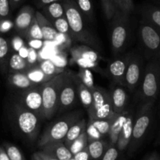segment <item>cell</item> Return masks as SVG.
Wrapping results in <instances>:
<instances>
[{
    "label": "cell",
    "instance_id": "obj_1",
    "mask_svg": "<svg viewBox=\"0 0 160 160\" xmlns=\"http://www.w3.org/2000/svg\"><path fill=\"white\" fill-rule=\"evenodd\" d=\"M61 2L70 27L71 38L91 48L100 49V44L85 25L83 16L75 0H61Z\"/></svg>",
    "mask_w": 160,
    "mask_h": 160
},
{
    "label": "cell",
    "instance_id": "obj_2",
    "mask_svg": "<svg viewBox=\"0 0 160 160\" xmlns=\"http://www.w3.org/2000/svg\"><path fill=\"white\" fill-rule=\"evenodd\" d=\"M141 105L155 102L160 95V62L147 61L141 86L137 91Z\"/></svg>",
    "mask_w": 160,
    "mask_h": 160
},
{
    "label": "cell",
    "instance_id": "obj_3",
    "mask_svg": "<svg viewBox=\"0 0 160 160\" xmlns=\"http://www.w3.org/2000/svg\"><path fill=\"white\" fill-rule=\"evenodd\" d=\"M155 102L141 105L133 121L131 140L128 146V155L131 156L139 148L152 125Z\"/></svg>",
    "mask_w": 160,
    "mask_h": 160
},
{
    "label": "cell",
    "instance_id": "obj_4",
    "mask_svg": "<svg viewBox=\"0 0 160 160\" xmlns=\"http://www.w3.org/2000/svg\"><path fill=\"white\" fill-rule=\"evenodd\" d=\"M67 71L65 70L41 84L44 120L51 119L58 112L60 93Z\"/></svg>",
    "mask_w": 160,
    "mask_h": 160
},
{
    "label": "cell",
    "instance_id": "obj_5",
    "mask_svg": "<svg viewBox=\"0 0 160 160\" xmlns=\"http://www.w3.org/2000/svg\"><path fill=\"white\" fill-rule=\"evenodd\" d=\"M138 36L143 56L147 61L160 62V31L141 19Z\"/></svg>",
    "mask_w": 160,
    "mask_h": 160
},
{
    "label": "cell",
    "instance_id": "obj_6",
    "mask_svg": "<svg viewBox=\"0 0 160 160\" xmlns=\"http://www.w3.org/2000/svg\"><path fill=\"white\" fill-rule=\"evenodd\" d=\"M12 115L20 134L31 142L35 140L40 129L41 119L17 102L13 104Z\"/></svg>",
    "mask_w": 160,
    "mask_h": 160
},
{
    "label": "cell",
    "instance_id": "obj_7",
    "mask_svg": "<svg viewBox=\"0 0 160 160\" xmlns=\"http://www.w3.org/2000/svg\"><path fill=\"white\" fill-rule=\"evenodd\" d=\"M129 16L116 9L111 20V47L115 56L122 52L127 45L130 32Z\"/></svg>",
    "mask_w": 160,
    "mask_h": 160
},
{
    "label": "cell",
    "instance_id": "obj_8",
    "mask_svg": "<svg viewBox=\"0 0 160 160\" xmlns=\"http://www.w3.org/2000/svg\"><path fill=\"white\" fill-rule=\"evenodd\" d=\"M93 104L87 111L89 120H108L116 115L113 111L110 92L95 86L92 89Z\"/></svg>",
    "mask_w": 160,
    "mask_h": 160
},
{
    "label": "cell",
    "instance_id": "obj_9",
    "mask_svg": "<svg viewBox=\"0 0 160 160\" xmlns=\"http://www.w3.org/2000/svg\"><path fill=\"white\" fill-rule=\"evenodd\" d=\"M78 113H72L54 122L45 129L38 142V146L42 148L51 142H64L71 127L78 121Z\"/></svg>",
    "mask_w": 160,
    "mask_h": 160
},
{
    "label": "cell",
    "instance_id": "obj_10",
    "mask_svg": "<svg viewBox=\"0 0 160 160\" xmlns=\"http://www.w3.org/2000/svg\"><path fill=\"white\" fill-rule=\"evenodd\" d=\"M144 56L138 52H130L125 75V88L130 92L139 89L144 76L145 65Z\"/></svg>",
    "mask_w": 160,
    "mask_h": 160
},
{
    "label": "cell",
    "instance_id": "obj_11",
    "mask_svg": "<svg viewBox=\"0 0 160 160\" xmlns=\"http://www.w3.org/2000/svg\"><path fill=\"white\" fill-rule=\"evenodd\" d=\"M17 103L28 110L34 112L41 120H44L41 84L21 91L17 98Z\"/></svg>",
    "mask_w": 160,
    "mask_h": 160
},
{
    "label": "cell",
    "instance_id": "obj_12",
    "mask_svg": "<svg viewBox=\"0 0 160 160\" xmlns=\"http://www.w3.org/2000/svg\"><path fill=\"white\" fill-rule=\"evenodd\" d=\"M77 97L78 94L75 76L68 70L60 93L58 112H64L72 108L76 103Z\"/></svg>",
    "mask_w": 160,
    "mask_h": 160
},
{
    "label": "cell",
    "instance_id": "obj_13",
    "mask_svg": "<svg viewBox=\"0 0 160 160\" xmlns=\"http://www.w3.org/2000/svg\"><path fill=\"white\" fill-rule=\"evenodd\" d=\"M71 55L74 62L83 68H94L99 59L97 52L86 45L74 47L71 49Z\"/></svg>",
    "mask_w": 160,
    "mask_h": 160
},
{
    "label": "cell",
    "instance_id": "obj_14",
    "mask_svg": "<svg viewBox=\"0 0 160 160\" xmlns=\"http://www.w3.org/2000/svg\"><path fill=\"white\" fill-rule=\"evenodd\" d=\"M130 55V53H127L124 56H117L115 59L110 62L108 67V73L113 80V82L124 87H125V71H126Z\"/></svg>",
    "mask_w": 160,
    "mask_h": 160
},
{
    "label": "cell",
    "instance_id": "obj_15",
    "mask_svg": "<svg viewBox=\"0 0 160 160\" xmlns=\"http://www.w3.org/2000/svg\"><path fill=\"white\" fill-rule=\"evenodd\" d=\"M35 17V11L28 5L23 6L20 9L13 22L14 28L16 31L20 34V36L24 38Z\"/></svg>",
    "mask_w": 160,
    "mask_h": 160
},
{
    "label": "cell",
    "instance_id": "obj_16",
    "mask_svg": "<svg viewBox=\"0 0 160 160\" xmlns=\"http://www.w3.org/2000/svg\"><path fill=\"white\" fill-rule=\"evenodd\" d=\"M124 86L113 82L111 88V98L113 111L116 114H122L126 112L128 95Z\"/></svg>",
    "mask_w": 160,
    "mask_h": 160
},
{
    "label": "cell",
    "instance_id": "obj_17",
    "mask_svg": "<svg viewBox=\"0 0 160 160\" xmlns=\"http://www.w3.org/2000/svg\"><path fill=\"white\" fill-rule=\"evenodd\" d=\"M41 148V152L58 160H71L73 158V155L65 146L64 142H51L44 145Z\"/></svg>",
    "mask_w": 160,
    "mask_h": 160
},
{
    "label": "cell",
    "instance_id": "obj_18",
    "mask_svg": "<svg viewBox=\"0 0 160 160\" xmlns=\"http://www.w3.org/2000/svg\"><path fill=\"white\" fill-rule=\"evenodd\" d=\"M7 82L10 88L17 90H27L35 87L38 84H35L28 78L25 72H14L7 74Z\"/></svg>",
    "mask_w": 160,
    "mask_h": 160
},
{
    "label": "cell",
    "instance_id": "obj_19",
    "mask_svg": "<svg viewBox=\"0 0 160 160\" xmlns=\"http://www.w3.org/2000/svg\"><path fill=\"white\" fill-rule=\"evenodd\" d=\"M141 19L160 31V8L155 5H144L139 9Z\"/></svg>",
    "mask_w": 160,
    "mask_h": 160
},
{
    "label": "cell",
    "instance_id": "obj_20",
    "mask_svg": "<svg viewBox=\"0 0 160 160\" xmlns=\"http://www.w3.org/2000/svg\"><path fill=\"white\" fill-rule=\"evenodd\" d=\"M133 121H134V119H133V115L129 113L122 131L119 134L117 142H116L115 146L117 149L119 150V152H122L128 148L129 144L131 140L132 132H133Z\"/></svg>",
    "mask_w": 160,
    "mask_h": 160
},
{
    "label": "cell",
    "instance_id": "obj_21",
    "mask_svg": "<svg viewBox=\"0 0 160 160\" xmlns=\"http://www.w3.org/2000/svg\"><path fill=\"white\" fill-rule=\"evenodd\" d=\"M35 18L42 31L44 40L53 41L57 37V31L53 26L51 22L39 11L35 12Z\"/></svg>",
    "mask_w": 160,
    "mask_h": 160
},
{
    "label": "cell",
    "instance_id": "obj_22",
    "mask_svg": "<svg viewBox=\"0 0 160 160\" xmlns=\"http://www.w3.org/2000/svg\"><path fill=\"white\" fill-rule=\"evenodd\" d=\"M10 44L0 33V72L3 75H7L9 71V61L10 58Z\"/></svg>",
    "mask_w": 160,
    "mask_h": 160
},
{
    "label": "cell",
    "instance_id": "obj_23",
    "mask_svg": "<svg viewBox=\"0 0 160 160\" xmlns=\"http://www.w3.org/2000/svg\"><path fill=\"white\" fill-rule=\"evenodd\" d=\"M86 125H87V123H86V120L83 119L81 120H78L76 123H74L71 127L64 140V145L68 149L72 144L74 142V141L76 140L82 134L86 132Z\"/></svg>",
    "mask_w": 160,
    "mask_h": 160
},
{
    "label": "cell",
    "instance_id": "obj_24",
    "mask_svg": "<svg viewBox=\"0 0 160 160\" xmlns=\"http://www.w3.org/2000/svg\"><path fill=\"white\" fill-rule=\"evenodd\" d=\"M75 81H76L77 84V94H78V97L79 98L80 102H81L82 105L88 111L90 109L91 106H92L93 99L92 90L89 89V88L86 87V85H84L79 81V79L77 78L76 75H75Z\"/></svg>",
    "mask_w": 160,
    "mask_h": 160
},
{
    "label": "cell",
    "instance_id": "obj_25",
    "mask_svg": "<svg viewBox=\"0 0 160 160\" xmlns=\"http://www.w3.org/2000/svg\"><path fill=\"white\" fill-rule=\"evenodd\" d=\"M128 114L129 112L126 111L124 113L118 114L116 116L115 119L114 120L112 125H111V130H110L109 133H108L110 141H111V145H116V142H117L119 134H120L121 131H122Z\"/></svg>",
    "mask_w": 160,
    "mask_h": 160
},
{
    "label": "cell",
    "instance_id": "obj_26",
    "mask_svg": "<svg viewBox=\"0 0 160 160\" xmlns=\"http://www.w3.org/2000/svg\"><path fill=\"white\" fill-rule=\"evenodd\" d=\"M30 68L26 58L22 56L18 52L11 53L9 61V73L14 72H25Z\"/></svg>",
    "mask_w": 160,
    "mask_h": 160
},
{
    "label": "cell",
    "instance_id": "obj_27",
    "mask_svg": "<svg viewBox=\"0 0 160 160\" xmlns=\"http://www.w3.org/2000/svg\"><path fill=\"white\" fill-rule=\"evenodd\" d=\"M42 11H43L42 14L50 21H53V20L65 16L62 2H53L51 4L44 6L42 8Z\"/></svg>",
    "mask_w": 160,
    "mask_h": 160
},
{
    "label": "cell",
    "instance_id": "obj_28",
    "mask_svg": "<svg viewBox=\"0 0 160 160\" xmlns=\"http://www.w3.org/2000/svg\"><path fill=\"white\" fill-rule=\"evenodd\" d=\"M109 145L101 139V140L94 141L88 144V151L89 156L93 160H99L102 159L104 154Z\"/></svg>",
    "mask_w": 160,
    "mask_h": 160
},
{
    "label": "cell",
    "instance_id": "obj_29",
    "mask_svg": "<svg viewBox=\"0 0 160 160\" xmlns=\"http://www.w3.org/2000/svg\"><path fill=\"white\" fill-rule=\"evenodd\" d=\"M39 67L46 76L50 77L51 78H54L55 76L63 73L66 70L65 68L57 67L50 59H42V60H41L39 63Z\"/></svg>",
    "mask_w": 160,
    "mask_h": 160
},
{
    "label": "cell",
    "instance_id": "obj_30",
    "mask_svg": "<svg viewBox=\"0 0 160 160\" xmlns=\"http://www.w3.org/2000/svg\"><path fill=\"white\" fill-rule=\"evenodd\" d=\"M25 73H26L28 78H29L35 84H38V85L44 84V83L50 81V79H52L51 78L46 76V75L42 71V70L39 68V64L36 66H34V67H31L27 71H25Z\"/></svg>",
    "mask_w": 160,
    "mask_h": 160
},
{
    "label": "cell",
    "instance_id": "obj_31",
    "mask_svg": "<svg viewBox=\"0 0 160 160\" xmlns=\"http://www.w3.org/2000/svg\"><path fill=\"white\" fill-rule=\"evenodd\" d=\"M117 115L118 114H116L112 118L108 119V120H89V121L92 123L93 126L99 131V133L102 136H104L109 133L113 121Z\"/></svg>",
    "mask_w": 160,
    "mask_h": 160
},
{
    "label": "cell",
    "instance_id": "obj_32",
    "mask_svg": "<svg viewBox=\"0 0 160 160\" xmlns=\"http://www.w3.org/2000/svg\"><path fill=\"white\" fill-rule=\"evenodd\" d=\"M77 78L79 79V81L83 83L84 85L89 88V89L92 90L93 88H95L94 84V79L93 73L90 71V70L88 68H83V67H79L78 75H76Z\"/></svg>",
    "mask_w": 160,
    "mask_h": 160
},
{
    "label": "cell",
    "instance_id": "obj_33",
    "mask_svg": "<svg viewBox=\"0 0 160 160\" xmlns=\"http://www.w3.org/2000/svg\"><path fill=\"white\" fill-rule=\"evenodd\" d=\"M88 144L89 143H88L87 134H86V132H84L76 140L74 141V142L72 144L70 148H69V150H70L71 153L74 156L75 155L78 154V152L83 151V149L87 148Z\"/></svg>",
    "mask_w": 160,
    "mask_h": 160
},
{
    "label": "cell",
    "instance_id": "obj_34",
    "mask_svg": "<svg viewBox=\"0 0 160 160\" xmlns=\"http://www.w3.org/2000/svg\"><path fill=\"white\" fill-rule=\"evenodd\" d=\"M78 9L83 17L93 21V8L90 0H75Z\"/></svg>",
    "mask_w": 160,
    "mask_h": 160
},
{
    "label": "cell",
    "instance_id": "obj_35",
    "mask_svg": "<svg viewBox=\"0 0 160 160\" xmlns=\"http://www.w3.org/2000/svg\"><path fill=\"white\" fill-rule=\"evenodd\" d=\"M50 22L53 24V26L54 27L56 31H57L58 34H64V35H68L71 38L70 27H69V24L67 23V20L66 19L65 16Z\"/></svg>",
    "mask_w": 160,
    "mask_h": 160
},
{
    "label": "cell",
    "instance_id": "obj_36",
    "mask_svg": "<svg viewBox=\"0 0 160 160\" xmlns=\"http://www.w3.org/2000/svg\"><path fill=\"white\" fill-rule=\"evenodd\" d=\"M24 38L29 40H42L43 37H42V31H41L40 28L39 26L37 20H36L35 17L33 22L31 23V26H30L29 29L27 31L26 34H25Z\"/></svg>",
    "mask_w": 160,
    "mask_h": 160
},
{
    "label": "cell",
    "instance_id": "obj_37",
    "mask_svg": "<svg viewBox=\"0 0 160 160\" xmlns=\"http://www.w3.org/2000/svg\"><path fill=\"white\" fill-rule=\"evenodd\" d=\"M3 146L4 147L10 160H25L21 151L14 145L10 143H3Z\"/></svg>",
    "mask_w": 160,
    "mask_h": 160
},
{
    "label": "cell",
    "instance_id": "obj_38",
    "mask_svg": "<svg viewBox=\"0 0 160 160\" xmlns=\"http://www.w3.org/2000/svg\"><path fill=\"white\" fill-rule=\"evenodd\" d=\"M101 1L102 8H103L104 13L105 17L108 20H111L114 17L115 12L116 11V6L115 0H100Z\"/></svg>",
    "mask_w": 160,
    "mask_h": 160
},
{
    "label": "cell",
    "instance_id": "obj_39",
    "mask_svg": "<svg viewBox=\"0 0 160 160\" xmlns=\"http://www.w3.org/2000/svg\"><path fill=\"white\" fill-rule=\"evenodd\" d=\"M116 8L123 13L130 15L134 11L135 6L133 0H115Z\"/></svg>",
    "mask_w": 160,
    "mask_h": 160
},
{
    "label": "cell",
    "instance_id": "obj_40",
    "mask_svg": "<svg viewBox=\"0 0 160 160\" xmlns=\"http://www.w3.org/2000/svg\"><path fill=\"white\" fill-rule=\"evenodd\" d=\"M86 134H87L88 143H90V142H94V141L101 140L102 137H103L89 121L88 122L87 125H86Z\"/></svg>",
    "mask_w": 160,
    "mask_h": 160
},
{
    "label": "cell",
    "instance_id": "obj_41",
    "mask_svg": "<svg viewBox=\"0 0 160 160\" xmlns=\"http://www.w3.org/2000/svg\"><path fill=\"white\" fill-rule=\"evenodd\" d=\"M10 9L9 0H0V20L9 19Z\"/></svg>",
    "mask_w": 160,
    "mask_h": 160
},
{
    "label": "cell",
    "instance_id": "obj_42",
    "mask_svg": "<svg viewBox=\"0 0 160 160\" xmlns=\"http://www.w3.org/2000/svg\"><path fill=\"white\" fill-rule=\"evenodd\" d=\"M27 62H28L29 67H34V66L38 65L40 61H39V55L36 50L32 48H28V55H27Z\"/></svg>",
    "mask_w": 160,
    "mask_h": 160
},
{
    "label": "cell",
    "instance_id": "obj_43",
    "mask_svg": "<svg viewBox=\"0 0 160 160\" xmlns=\"http://www.w3.org/2000/svg\"><path fill=\"white\" fill-rule=\"evenodd\" d=\"M119 150L117 149L115 145H109L105 151L101 160H116L119 156Z\"/></svg>",
    "mask_w": 160,
    "mask_h": 160
},
{
    "label": "cell",
    "instance_id": "obj_44",
    "mask_svg": "<svg viewBox=\"0 0 160 160\" xmlns=\"http://www.w3.org/2000/svg\"><path fill=\"white\" fill-rule=\"evenodd\" d=\"M9 44H10V48L12 49V52H20L24 48H25L24 42L21 37L16 36V37H14L11 40V42Z\"/></svg>",
    "mask_w": 160,
    "mask_h": 160
},
{
    "label": "cell",
    "instance_id": "obj_45",
    "mask_svg": "<svg viewBox=\"0 0 160 160\" xmlns=\"http://www.w3.org/2000/svg\"><path fill=\"white\" fill-rule=\"evenodd\" d=\"M13 27V23L9 19L0 20V33L6 32Z\"/></svg>",
    "mask_w": 160,
    "mask_h": 160
},
{
    "label": "cell",
    "instance_id": "obj_46",
    "mask_svg": "<svg viewBox=\"0 0 160 160\" xmlns=\"http://www.w3.org/2000/svg\"><path fill=\"white\" fill-rule=\"evenodd\" d=\"M89 158L90 156L88 151V147L73 156L74 160H89Z\"/></svg>",
    "mask_w": 160,
    "mask_h": 160
},
{
    "label": "cell",
    "instance_id": "obj_47",
    "mask_svg": "<svg viewBox=\"0 0 160 160\" xmlns=\"http://www.w3.org/2000/svg\"><path fill=\"white\" fill-rule=\"evenodd\" d=\"M42 40H29L28 41V44L30 45V48H34L35 50L37 51L38 49L42 46V43L41 42Z\"/></svg>",
    "mask_w": 160,
    "mask_h": 160
},
{
    "label": "cell",
    "instance_id": "obj_48",
    "mask_svg": "<svg viewBox=\"0 0 160 160\" xmlns=\"http://www.w3.org/2000/svg\"><path fill=\"white\" fill-rule=\"evenodd\" d=\"M60 0H37L36 4L39 8H43L44 6L50 5L53 2H59Z\"/></svg>",
    "mask_w": 160,
    "mask_h": 160
},
{
    "label": "cell",
    "instance_id": "obj_49",
    "mask_svg": "<svg viewBox=\"0 0 160 160\" xmlns=\"http://www.w3.org/2000/svg\"><path fill=\"white\" fill-rule=\"evenodd\" d=\"M0 160H10L4 147L0 145Z\"/></svg>",
    "mask_w": 160,
    "mask_h": 160
},
{
    "label": "cell",
    "instance_id": "obj_50",
    "mask_svg": "<svg viewBox=\"0 0 160 160\" xmlns=\"http://www.w3.org/2000/svg\"><path fill=\"white\" fill-rule=\"evenodd\" d=\"M10 1V8L12 10L17 9L20 4L24 2V0H9Z\"/></svg>",
    "mask_w": 160,
    "mask_h": 160
},
{
    "label": "cell",
    "instance_id": "obj_51",
    "mask_svg": "<svg viewBox=\"0 0 160 160\" xmlns=\"http://www.w3.org/2000/svg\"><path fill=\"white\" fill-rule=\"evenodd\" d=\"M38 154H39V156H40L41 159H42V160H58L56 159V158H53L52 157V156H49V155L45 154V153L42 152H38Z\"/></svg>",
    "mask_w": 160,
    "mask_h": 160
},
{
    "label": "cell",
    "instance_id": "obj_52",
    "mask_svg": "<svg viewBox=\"0 0 160 160\" xmlns=\"http://www.w3.org/2000/svg\"><path fill=\"white\" fill-rule=\"evenodd\" d=\"M145 160H160V157L156 152H152L149 156H147Z\"/></svg>",
    "mask_w": 160,
    "mask_h": 160
},
{
    "label": "cell",
    "instance_id": "obj_53",
    "mask_svg": "<svg viewBox=\"0 0 160 160\" xmlns=\"http://www.w3.org/2000/svg\"><path fill=\"white\" fill-rule=\"evenodd\" d=\"M32 160H42L37 152L34 153L32 156Z\"/></svg>",
    "mask_w": 160,
    "mask_h": 160
},
{
    "label": "cell",
    "instance_id": "obj_54",
    "mask_svg": "<svg viewBox=\"0 0 160 160\" xmlns=\"http://www.w3.org/2000/svg\"><path fill=\"white\" fill-rule=\"evenodd\" d=\"M156 144H157V145H160V136L158 138V140H157Z\"/></svg>",
    "mask_w": 160,
    "mask_h": 160
},
{
    "label": "cell",
    "instance_id": "obj_55",
    "mask_svg": "<svg viewBox=\"0 0 160 160\" xmlns=\"http://www.w3.org/2000/svg\"><path fill=\"white\" fill-rule=\"evenodd\" d=\"M155 1H156L157 4H158V6H158V7L160 8V0H155Z\"/></svg>",
    "mask_w": 160,
    "mask_h": 160
},
{
    "label": "cell",
    "instance_id": "obj_56",
    "mask_svg": "<svg viewBox=\"0 0 160 160\" xmlns=\"http://www.w3.org/2000/svg\"><path fill=\"white\" fill-rule=\"evenodd\" d=\"M159 117H160V105H159Z\"/></svg>",
    "mask_w": 160,
    "mask_h": 160
},
{
    "label": "cell",
    "instance_id": "obj_57",
    "mask_svg": "<svg viewBox=\"0 0 160 160\" xmlns=\"http://www.w3.org/2000/svg\"><path fill=\"white\" fill-rule=\"evenodd\" d=\"M71 160H74V159H73V158H72V159H71Z\"/></svg>",
    "mask_w": 160,
    "mask_h": 160
}]
</instances>
